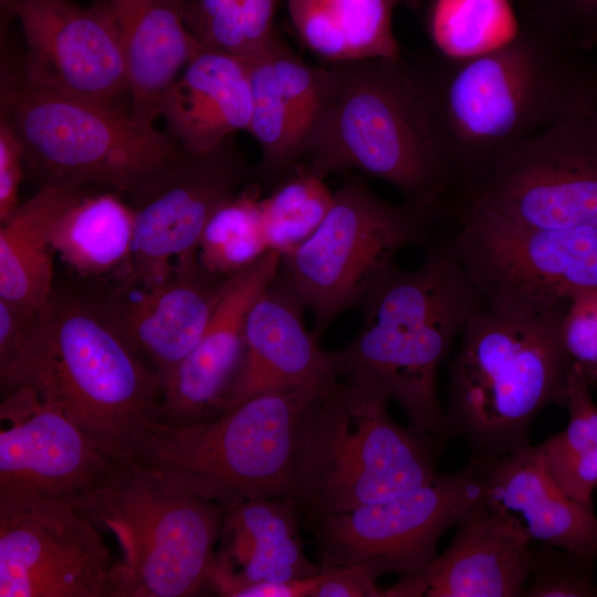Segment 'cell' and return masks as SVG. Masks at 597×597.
I'll return each instance as SVG.
<instances>
[{"mask_svg":"<svg viewBox=\"0 0 597 597\" xmlns=\"http://www.w3.org/2000/svg\"><path fill=\"white\" fill-rule=\"evenodd\" d=\"M247 177V166L231 137L208 153L186 151L174 168L132 198V265L127 276L115 284L150 287L175 268L196 263L209 218L244 187Z\"/></svg>","mask_w":597,"mask_h":597,"instance_id":"cell-16","label":"cell"},{"mask_svg":"<svg viewBox=\"0 0 597 597\" xmlns=\"http://www.w3.org/2000/svg\"><path fill=\"white\" fill-rule=\"evenodd\" d=\"M1 7L21 27L25 50L13 60L28 82L55 94L130 114L122 46L111 17L101 4L1 0Z\"/></svg>","mask_w":597,"mask_h":597,"instance_id":"cell-15","label":"cell"},{"mask_svg":"<svg viewBox=\"0 0 597 597\" xmlns=\"http://www.w3.org/2000/svg\"><path fill=\"white\" fill-rule=\"evenodd\" d=\"M454 201L499 157L553 125L594 108L597 59L526 12L504 45L469 59L438 53L417 63Z\"/></svg>","mask_w":597,"mask_h":597,"instance_id":"cell-1","label":"cell"},{"mask_svg":"<svg viewBox=\"0 0 597 597\" xmlns=\"http://www.w3.org/2000/svg\"><path fill=\"white\" fill-rule=\"evenodd\" d=\"M590 388L579 366L573 363L564 404L568 425L540 443L545 465L557 484L586 504H593L597 488V406Z\"/></svg>","mask_w":597,"mask_h":597,"instance_id":"cell-30","label":"cell"},{"mask_svg":"<svg viewBox=\"0 0 597 597\" xmlns=\"http://www.w3.org/2000/svg\"><path fill=\"white\" fill-rule=\"evenodd\" d=\"M269 250L259 188L251 185L223 201L211 214L201 233L197 258L207 271L230 276Z\"/></svg>","mask_w":597,"mask_h":597,"instance_id":"cell-32","label":"cell"},{"mask_svg":"<svg viewBox=\"0 0 597 597\" xmlns=\"http://www.w3.org/2000/svg\"><path fill=\"white\" fill-rule=\"evenodd\" d=\"M237 0H184V20L195 34L210 18L221 12ZM195 36V35H193Z\"/></svg>","mask_w":597,"mask_h":597,"instance_id":"cell-43","label":"cell"},{"mask_svg":"<svg viewBox=\"0 0 597 597\" xmlns=\"http://www.w3.org/2000/svg\"><path fill=\"white\" fill-rule=\"evenodd\" d=\"M333 197L324 177L304 168L261 198L269 249L284 255L308 239L326 217Z\"/></svg>","mask_w":597,"mask_h":597,"instance_id":"cell-33","label":"cell"},{"mask_svg":"<svg viewBox=\"0 0 597 597\" xmlns=\"http://www.w3.org/2000/svg\"><path fill=\"white\" fill-rule=\"evenodd\" d=\"M474 463L482 475L485 500L516 519L532 541L597 558L594 505L563 491L548 472L540 444L530 443Z\"/></svg>","mask_w":597,"mask_h":597,"instance_id":"cell-22","label":"cell"},{"mask_svg":"<svg viewBox=\"0 0 597 597\" xmlns=\"http://www.w3.org/2000/svg\"><path fill=\"white\" fill-rule=\"evenodd\" d=\"M300 506L290 500L251 498L224 507L216 553L233 573L258 582H290L317 575L303 551Z\"/></svg>","mask_w":597,"mask_h":597,"instance_id":"cell-26","label":"cell"},{"mask_svg":"<svg viewBox=\"0 0 597 597\" xmlns=\"http://www.w3.org/2000/svg\"><path fill=\"white\" fill-rule=\"evenodd\" d=\"M483 498L480 469L469 460L387 501L320 517L314 531L322 565H359L376 579L416 573L438 556L443 533Z\"/></svg>","mask_w":597,"mask_h":597,"instance_id":"cell-14","label":"cell"},{"mask_svg":"<svg viewBox=\"0 0 597 597\" xmlns=\"http://www.w3.org/2000/svg\"><path fill=\"white\" fill-rule=\"evenodd\" d=\"M0 378L4 391L32 389L118 463L157 420L159 376L92 300L53 293Z\"/></svg>","mask_w":597,"mask_h":597,"instance_id":"cell-4","label":"cell"},{"mask_svg":"<svg viewBox=\"0 0 597 597\" xmlns=\"http://www.w3.org/2000/svg\"><path fill=\"white\" fill-rule=\"evenodd\" d=\"M419 266L395 262L364 300L362 327L335 352L337 377L396 401L408 428L451 439L437 374L470 317L485 303L447 239L433 230Z\"/></svg>","mask_w":597,"mask_h":597,"instance_id":"cell-3","label":"cell"},{"mask_svg":"<svg viewBox=\"0 0 597 597\" xmlns=\"http://www.w3.org/2000/svg\"><path fill=\"white\" fill-rule=\"evenodd\" d=\"M454 211L526 228L597 227L593 109L507 150L460 195L451 213Z\"/></svg>","mask_w":597,"mask_h":597,"instance_id":"cell-11","label":"cell"},{"mask_svg":"<svg viewBox=\"0 0 597 597\" xmlns=\"http://www.w3.org/2000/svg\"><path fill=\"white\" fill-rule=\"evenodd\" d=\"M2 61L0 114L18 134L24 164L41 187L103 185L133 198L184 157L167 132L127 112L34 86L12 56Z\"/></svg>","mask_w":597,"mask_h":597,"instance_id":"cell-7","label":"cell"},{"mask_svg":"<svg viewBox=\"0 0 597 597\" xmlns=\"http://www.w3.org/2000/svg\"><path fill=\"white\" fill-rule=\"evenodd\" d=\"M77 189L57 216L51 245L82 277H114L129 273L134 247V211L112 192Z\"/></svg>","mask_w":597,"mask_h":597,"instance_id":"cell-27","label":"cell"},{"mask_svg":"<svg viewBox=\"0 0 597 597\" xmlns=\"http://www.w3.org/2000/svg\"><path fill=\"white\" fill-rule=\"evenodd\" d=\"M312 597H385V589L359 565H322Z\"/></svg>","mask_w":597,"mask_h":597,"instance_id":"cell-40","label":"cell"},{"mask_svg":"<svg viewBox=\"0 0 597 597\" xmlns=\"http://www.w3.org/2000/svg\"><path fill=\"white\" fill-rule=\"evenodd\" d=\"M383 394L335 379L316 409L302 514H328L379 503L429 483L444 443L396 423Z\"/></svg>","mask_w":597,"mask_h":597,"instance_id":"cell-9","label":"cell"},{"mask_svg":"<svg viewBox=\"0 0 597 597\" xmlns=\"http://www.w3.org/2000/svg\"><path fill=\"white\" fill-rule=\"evenodd\" d=\"M455 527L441 555L401 576L385 597H522L532 538L519 521L483 498Z\"/></svg>","mask_w":597,"mask_h":597,"instance_id":"cell-20","label":"cell"},{"mask_svg":"<svg viewBox=\"0 0 597 597\" xmlns=\"http://www.w3.org/2000/svg\"><path fill=\"white\" fill-rule=\"evenodd\" d=\"M40 313L0 298V369L6 367L23 346Z\"/></svg>","mask_w":597,"mask_h":597,"instance_id":"cell-41","label":"cell"},{"mask_svg":"<svg viewBox=\"0 0 597 597\" xmlns=\"http://www.w3.org/2000/svg\"><path fill=\"white\" fill-rule=\"evenodd\" d=\"M561 337L590 386L597 385V290L569 301L561 324Z\"/></svg>","mask_w":597,"mask_h":597,"instance_id":"cell-35","label":"cell"},{"mask_svg":"<svg viewBox=\"0 0 597 597\" xmlns=\"http://www.w3.org/2000/svg\"><path fill=\"white\" fill-rule=\"evenodd\" d=\"M398 0H287L302 42L332 62L399 59L392 30Z\"/></svg>","mask_w":597,"mask_h":597,"instance_id":"cell-29","label":"cell"},{"mask_svg":"<svg viewBox=\"0 0 597 597\" xmlns=\"http://www.w3.org/2000/svg\"><path fill=\"white\" fill-rule=\"evenodd\" d=\"M252 97L247 60L202 48L160 97L157 115L189 153H208L248 130Z\"/></svg>","mask_w":597,"mask_h":597,"instance_id":"cell-24","label":"cell"},{"mask_svg":"<svg viewBox=\"0 0 597 597\" xmlns=\"http://www.w3.org/2000/svg\"><path fill=\"white\" fill-rule=\"evenodd\" d=\"M0 425V517L86 516L119 465L30 388L4 391Z\"/></svg>","mask_w":597,"mask_h":597,"instance_id":"cell-13","label":"cell"},{"mask_svg":"<svg viewBox=\"0 0 597 597\" xmlns=\"http://www.w3.org/2000/svg\"><path fill=\"white\" fill-rule=\"evenodd\" d=\"M193 35L202 48L248 57L247 36L238 0L210 18Z\"/></svg>","mask_w":597,"mask_h":597,"instance_id":"cell-39","label":"cell"},{"mask_svg":"<svg viewBox=\"0 0 597 597\" xmlns=\"http://www.w3.org/2000/svg\"><path fill=\"white\" fill-rule=\"evenodd\" d=\"M281 259L269 250L228 279L201 338L163 381L156 421L189 426L224 412L243 359L247 313L277 275Z\"/></svg>","mask_w":597,"mask_h":597,"instance_id":"cell-18","label":"cell"},{"mask_svg":"<svg viewBox=\"0 0 597 597\" xmlns=\"http://www.w3.org/2000/svg\"><path fill=\"white\" fill-rule=\"evenodd\" d=\"M335 379L264 391L201 423L153 421L129 461L223 509L251 498L301 509L314 416Z\"/></svg>","mask_w":597,"mask_h":597,"instance_id":"cell-6","label":"cell"},{"mask_svg":"<svg viewBox=\"0 0 597 597\" xmlns=\"http://www.w3.org/2000/svg\"><path fill=\"white\" fill-rule=\"evenodd\" d=\"M23 163L21 140L8 118L0 114V222L20 205L19 188Z\"/></svg>","mask_w":597,"mask_h":597,"instance_id":"cell-38","label":"cell"},{"mask_svg":"<svg viewBox=\"0 0 597 597\" xmlns=\"http://www.w3.org/2000/svg\"><path fill=\"white\" fill-rule=\"evenodd\" d=\"M432 224L404 205L390 203L360 178L334 191L314 233L282 255L280 275L313 317L320 341L329 325L364 300L408 245L422 247Z\"/></svg>","mask_w":597,"mask_h":597,"instance_id":"cell-10","label":"cell"},{"mask_svg":"<svg viewBox=\"0 0 597 597\" xmlns=\"http://www.w3.org/2000/svg\"><path fill=\"white\" fill-rule=\"evenodd\" d=\"M318 109L306 138V169H353L395 187L432 226L449 214L444 164L417 63L369 59L318 67Z\"/></svg>","mask_w":597,"mask_h":597,"instance_id":"cell-2","label":"cell"},{"mask_svg":"<svg viewBox=\"0 0 597 597\" xmlns=\"http://www.w3.org/2000/svg\"><path fill=\"white\" fill-rule=\"evenodd\" d=\"M230 276L197 261L150 287L115 284L92 301L163 384L201 338Z\"/></svg>","mask_w":597,"mask_h":597,"instance_id":"cell-19","label":"cell"},{"mask_svg":"<svg viewBox=\"0 0 597 597\" xmlns=\"http://www.w3.org/2000/svg\"><path fill=\"white\" fill-rule=\"evenodd\" d=\"M437 230L486 304L551 308L597 290V227L526 228L454 211Z\"/></svg>","mask_w":597,"mask_h":597,"instance_id":"cell-12","label":"cell"},{"mask_svg":"<svg viewBox=\"0 0 597 597\" xmlns=\"http://www.w3.org/2000/svg\"><path fill=\"white\" fill-rule=\"evenodd\" d=\"M593 114H594L595 121L597 123V97H596V102H595V105H594V108H593Z\"/></svg>","mask_w":597,"mask_h":597,"instance_id":"cell-44","label":"cell"},{"mask_svg":"<svg viewBox=\"0 0 597 597\" xmlns=\"http://www.w3.org/2000/svg\"><path fill=\"white\" fill-rule=\"evenodd\" d=\"M568 306L484 304L468 321L448 366L446 422L483 463L530 444L549 405L564 407L573 360L561 324Z\"/></svg>","mask_w":597,"mask_h":597,"instance_id":"cell-5","label":"cell"},{"mask_svg":"<svg viewBox=\"0 0 597 597\" xmlns=\"http://www.w3.org/2000/svg\"><path fill=\"white\" fill-rule=\"evenodd\" d=\"M77 189L41 187L0 228V298L41 313L53 296L52 227Z\"/></svg>","mask_w":597,"mask_h":597,"instance_id":"cell-28","label":"cell"},{"mask_svg":"<svg viewBox=\"0 0 597 597\" xmlns=\"http://www.w3.org/2000/svg\"><path fill=\"white\" fill-rule=\"evenodd\" d=\"M510 0H434L428 29L438 53L469 59L493 51L519 32Z\"/></svg>","mask_w":597,"mask_h":597,"instance_id":"cell-31","label":"cell"},{"mask_svg":"<svg viewBox=\"0 0 597 597\" xmlns=\"http://www.w3.org/2000/svg\"><path fill=\"white\" fill-rule=\"evenodd\" d=\"M527 12L572 36L584 51L597 50V0H531Z\"/></svg>","mask_w":597,"mask_h":597,"instance_id":"cell-36","label":"cell"},{"mask_svg":"<svg viewBox=\"0 0 597 597\" xmlns=\"http://www.w3.org/2000/svg\"><path fill=\"white\" fill-rule=\"evenodd\" d=\"M304 310L280 273L256 296L245 316L243 359L226 410L264 391L338 378L335 352L322 349L306 329Z\"/></svg>","mask_w":597,"mask_h":597,"instance_id":"cell-21","label":"cell"},{"mask_svg":"<svg viewBox=\"0 0 597 597\" xmlns=\"http://www.w3.org/2000/svg\"><path fill=\"white\" fill-rule=\"evenodd\" d=\"M320 573L282 583L250 580L233 573L214 555L209 573V589L224 597H312Z\"/></svg>","mask_w":597,"mask_h":597,"instance_id":"cell-37","label":"cell"},{"mask_svg":"<svg viewBox=\"0 0 597 597\" xmlns=\"http://www.w3.org/2000/svg\"><path fill=\"white\" fill-rule=\"evenodd\" d=\"M245 60L252 97L248 132L261 148V174L275 177L303 158L318 109V67L302 61L277 32Z\"/></svg>","mask_w":597,"mask_h":597,"instance_id":"cell-23","label":"cell"},{"mask_svg":"<svg viewBox=\"0 0 597 597\" xmlns=\"http://www.w3.org/2000/svg\"><path fill=\"white\" fill-rule=\"evenodd\" d=\"M111 17L124 55L134 119L154 125L160 97L202 45L187 28L184 0H95Z\"/></svg>","mask_w":597,"mask_h":597,"instance_id":"cell-25","label":"cell"},{"mask_svg":"<svg viewBox=\"0 0 597 597\" xmlns=\"http://www.w3.org/2000/svg\"><path fill=\"white\" fill-rule=\"evenodd\" d=\"M224 509L133 461L86 513L123 549L113 597H190L209 589Z\"/></svg>","mask_w":597,"mask_h":597,"instance_id":"cell-8","label":"cell"},{"mask_svg":"<svg viewBox=\"0 0 597 597\" xmlns=\"http://www.w3.org/2000/svg\"><path fill=\"white\" fill-rule=\"evenodd\" d=\"M594 562L570 549L532 545L522 597H597Z\"/></svg>","mask_w":597,"mask_h":597,"instance_id":"cell-34","label":"cell"},{"mask_svg":"<svg viewBox=\"0 0 597 597\" xmlns=\"http://www.w3.org/2000/svg\"><path fill=\"white\" fill-rule=\"evenodd\" d=\"M115 564L81 513L0 517V597H113Z\"/></svg>","mask_w":597,"mask_h":597,"instance_id":"cell-17","label":"cell"},{"mask_svg":"<svg viewBox=\"0 0 597 597\" xmlns=\"http://www.w3.org/2000/svg\"><path fill=\"white\" fill-rule=\"evenodd\" d=\"M244 25L248 57L260 53L271 40L277 0H238Z\"/></svg>","mask_w":597,"mask_h":597,"instance_id":"cell-42","label":"cell"}]
</instances>
